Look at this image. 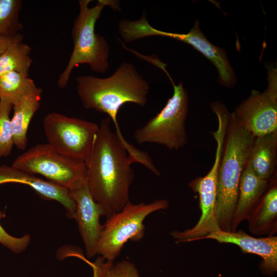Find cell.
<instances>
[{
  "mask_svg": "<svg viewBox=\"0 0 277 277\" xmlns=\"http://www.w3.org/2000/svg\"><path fill=\"white\" fill-rule=\"evenodd\" d=\"M110 119L99 125L90 155L85 162L86 183L106 217L121 211L130 201L134 174L128 154L110 127Z\"/></svg>",
  "mask_w": 277,
  "mask_h": 277,
  "instance_id": "cell-1",
  "label": "cell"
},
{
  "mask_svg": "<svg viewBox=\"0 0 277 277\" xmlns=\"http://www.w3.org/2000/svg\"><path fill=\"white\" fill-rule=\"evenodd\" d=\"M76 82L77 92L84 107L107 114L114 124L115 133L122 144H126L127 141L117 120L118 112L127 103L145 106L149 90L148 83L134 65L123 62L109 77L80 75Z\"/></svg>",
  "mask_w": 277,
  "mask_h": 277,
  "instance_id": "cell-2",
  "label": "cell"
},
{
  "mask_svg": "<svg viewBox=\"0 0 277 277\" xmlns=\"http://www.w3.org/2000/svg\"><path fill=\"white\" fill-rule=\"evenodd\" d=\"M255 139L230 113L216 182L215 216L221 230L231 231L240 178Z\"/></svg>",
  "mask_w": 277,
  "mask_h": 277,
  "instance_id": "cell-3",
  "label": "cell"
},
{
  "mask_svg": "<svg viewBox=\"0 0 277 277\" xmlns=\"http://www.w3.org/2000/svg\"><path fill=\"white\" fill-rule=\"evenodd\" d=\"M91 0H80V11L72 29L73 49L67 65L60 75L57 86L63 88L69 82L73 69L81 64H87L93 71L104 73L110 68L108 58L110 47L107 40L95 31L96 23L106 6L114 10L119 9V2L98 0L93 7H89Z\"/></svg>",
  "mask_w": 277,
  "mask_h": 277,
  "instance_id": "cell-4",
  "label": "cell"
},
{
  "mask_svg": "<svg viewBox=\"0 0 277 277\" xmlns=\"http://www.w3.org/2000/svg\"><path fill=\"white\" fill-rule=\"evenodd\" d=\"M169 207L168 201L158 199L149 203L134 204L129 201L124 207L107 217L103 225L96 254L113 262L127 242H138L145 235L144 221L148 215Z\"/></svg>",
  "mask_w": 277,
  "mask_h": 277,
  "instance_id": "cell-5",
  "label": "cell"
},
{
  "mask_svg": "<svg viewBox=\"0 0 277 277\" xmlns=\"http://www.w3.org/2000/svg\"><path fill=\"white\" fill-rule=\"evenodd\" d=\"M165 72L172 84L173 95L156 115L135 130L133 137L138 144L154 143L178 150L188 143L185 123L188 95L182 83L175 85L167 71Z\"/></svg>",
  "mask_w": 277,
  "mask_h": 277,
  "instance_id": "cell-6",
  "label": "cell"
},
{
  "mask_svg": "<svg viewBox=\"0 0 277 277\" xmlns=\"http://www.w3.org/2000/svg\"><path fill=\"white\" fill-rule=\"evenodd\" d=\"M12 166L33 174H39L69 191L82 186L86 180L84 161L65 156L50 145H36L17 156Z\"/></svg>",
  "mask_w": 277,
  "mask_h": 277,
  "instance_id": "cell-7",
  "label": "cell"
},
{
  "mask_svg": "<svg viewBox=\"0 0 277 277\" xmlns=\"http://www.w3.org/2000/svg\"><path fill=\"white\" fill-rule=\"evenodd\" d=\"M48 144L59 153L84 161L91 152L99 125L85 120L51 112L43 120Z\"/></svg>",
  "mask_w": 277,
  "mask_h": 277,
  "instance_id": "cell-8",
  "label": "cell"
},
{
  "mask_svg": "<svg viewBox=\"0 0 277 277\" xmlns=\"http://www.w3.org/2000/svg\"><path fill=\"white\" fill-rule=\"evenodd\" d=\"M268 85L261 92L252 90L232 114L236 122L255 137L277 131V69L269 65Z\"/></svg>",
  "mask_w": 277,
  "mask_h": 277,
  "instance_id": "cell-9",
  "label": "cell"
},
{
  "mask_svg": "<svg viewBox=\"0 0 277 277\" xmlns=\"http://www.w3.org/2000/svg\"><path fill=\"white\" fill-rule=\"evenodd\" d=\"M223 149V143L217 142L214 161L208 173L203 177L195 178L188 184L189 187L199 194L201 215L192 228L183 231L173 230L171 233L176 243L202 240L210 232L220 230L215 216L216 189Z\"/></svg>",
  "mask_w": 277,
  "mask_h": 277,
  "instance_id": "cell-10",
  "label": "cell"
},
{
  "mask_svg": "<svg viewBox=\"0 0 277 277\" xmlns=\"http://www.w3.org/2000/svg\"><path fill=\"white\" fill-rule=\"evenodd\" d=\"M131 32L136 40L148 36H160L172 38L188 44L202 53L215 66L221 85L231 87L236 82L235 75L225 51L213 45L207 39L200 30L197 21L188 33H177L163 31L153 27L146 16L143 15L134 22Z\"/></svg>",
  "mask_w": 277,
  "mask_h": 277,
  "instance_id": "cell-11",
  "label": "cell"
},
{
  "mask_svg": "<svg viewBox=\"0 0 277 277\" xmlns=\"http://www.w3.org/2000/svg\"><path fill=\"white\" fill-rule=\"evenodd\" d=\"M71 197L76 204L74 219L78 225L88 258L96 254L98 243L102 230L100 217L103 210L91 196L85 182L81 187L70 191Z\"/></svg>",
  "mask_w": 277,
  "mask_h": 277,
  "instance_id": "cell-12",
  "label": "cell"
},
{
  "mask_svg": "<svg viewBox=\"0 0 277 277\" xmlns=\"http://www.w3.org/2000/svg\"><path fill=\"white\" fill-rule=\"evenodd\" d=\"M203 239H211L220 243L237 245L243 253H251L262 259L261 269L266 274H274L277 270V236L255 238L242 230L227 232L221 230L211 232Z\"/></svg>",
  "mask_w": 277,
  "mask_h": 277,
  "instance_id": "cell-13",
  "label": "cell"
},
{
  "mask_svg": "<svg viewBox=\"0 0 277 277\" xmlns=\"http://www.w3.org/2000/svg\"><path fill=\"white\" fill-rule=\"evenodd\" d=\"M7 183H18L29 186L43 198L60 203L65 208L67 216L74 219L76 204L69 190L12 165L0 166V185Z\"/></svg>",
  "mask_w": 277,
  "mask_h": 277,
  "instance_id": "cell-14",
  "label": "cell"
},
{
  "mask_svg": "<svg viewBox=\"0 0 277 277\" xmlns=\"http://www.w3.org/2000/svg\"><path fill=\"white\" fill-rule=\"evenodd\" d=\"M42 90L34 85L21 96L12 105L11 118L14 145L24 150L27 146V132L34 115L39 109Z\"/></svg>",
  "mask_w": 277,
  "mask_h": 277,
  "instance_id": "cell-15",
  "label": "cell"
},
{
  "mask_svg": "<svg viewBox=\"0 0 277 277\" xmlns=\"http://www.w3.org/2000/svg\"><path fill=\"white\" fill-rule=\"evenodd\" d=\"M267 185L268 180L256 176L247 163L240 180L238 198L231 232L236 231L239 224L248 220L252 209L261 199Z\"/></svg>",
  "mask_w": 277,
  "mask_h": 277,
  "instance_id": "cell-16",
  "label": "cell"
},
{
  "mask_svg": "<svg viewBox=\"0 0 277 277\" xmlns=\"http://www.w3.org/2000/svg\"><path fill=\"white\" fill-rule=\"evenodd\" d=\"M277 131L255 137L248 164L258 177L268 180L276 162Z\"/></svg>",
  "mask_w": 277,
  "mask_h": 277,
  "instance_id": "cell-17",
  "label": "cell"
},
{
  "mask_svg": "<svg viewBox=\"0 0 277 277\" xmlns=\"http://www.w3.org/2000/svg\"><path fill=\"white\" fill-rule=\"evenodd\" d=\"M250 232L256 235L275 232L277 227V187L274 186L259 200L247 220Z\"/></svg>",
  "mask_w": 277,
  "mask_h": 277,
  "instance_id": "cell-18",
  "label": "cell"
},
{
  "mask_svg": "<svg viewBox=\"0 0 277 277\" xmlns=\"http://www.w3.org/2000/svg\"><path fill=\"white\" fill-rule=\"evenodd\" d=\"M23 35L17 34L8 47L0 54V76L10 72L28 75L32 60L31 48L23 42Z\"/></svg>",
  "mask_w": 277,
  "mask_h": 277,
  "instance_id": "cell-19",
  "label": "cell"
},
{
  "mask_svg": "<svg viewBox=\"0 0 277 277\" xmlns=\"http://www.w3.org/2000/svg\"><path fill=\"white\" fill-rule=\"evenodd\" d=\"M35 85L28 75L10 72L0 76V100L13 104L24 93Z\"/></svg>",
  "mask_w": 277,
  "mask_h": 277,
  "instance_id": "cell-20",
  "label": "cell"
},
{
  "mask_svg": "<svg viewBox=\"0 0 277 277\" xmlns=\"http://www.w3.org/2000/svg\"><path fill=\"white\" fill-rule=\"evenodd\" d=\"M22 4L21 0H0V35L14 36L22 29L19 19Z\"/></svg>",
  "mask_w": 277,
  "mask_h": 277,
  "instance_id": "cell-21",
  "label": "cell"
},
{
  "mask_svg": "<svg viewBox=\"0 0 277 277\" xmlns=\"http://www.w3.org/2000/svg\"><path fill=\"white\" fill-rule=\"evenodd\" d=\"M12 105L0 100V158L11 154L14 146L10 113Z\"/></svg>",
  "mask_w": 277,
  "mask_h": 277,
  "instance_id": "cell-22",
  "label": "cell"
},
{
  "mask_svg": "<svg viewBox=\"0 0 277 277\" xmlns=\"http://www.w3.org/2000/svg\"><path fill=\"white\" fill-rule=\"evenodd\" d=\"M5 217L0 210V220ZM31 241V236L26 234L21 237L13 236L9 234L0 223V244L12 252L18 254L25 251Z\"/></svg>",
  "mask_w": 277,
  "mask_h": 277,
  "instance_id": "cell-23",
  "label": "cell"
},
{
  "mask_svg": "<svg viewBox=\"0 0 277 277\" xmlns=\"http://www.w3.org/2000/svg\"><path fill=\"white\" fill-rule=\"evenodd\" d=\"M101 277H141L138 270L133 263L123 260L110 262L104 269Z\"/></svg>",
  "mask_w": 277,
  "mask_h": 277,
  "instance_id": "cell-24",
  "label": "cell"
},
{
  "mask_svg": "<svg viewBox=\"0 0 277 277\" xmlns=\"http://www.w3.org/2000/svg\"><path fill=\"white\" fill-rule=\"evenodd\" d=\"M110 262L98 256L93 263L89 262L93 270V277H101L103 272Z\"/></svg>",
  "mask_w": 277,
  "mask_h": 277,
  "instance_id": "cell-25",
  "label": "cell"
},
{
  "mask_svg": "<svg viewBox=\"0 0 277 277\" xmlns=\"http://www.w3.org/2000/svg\"><path fill=\"white\" fill-rule=\"evenodd\" d=\"M15 36L12 37H7L0 35V54L11 43Z\"/></svg>",
  "mask_w": 277,
  "mask_h": 277,
  "instance_id": "cell-26",
  "label": "cell"
}]
</instances>
